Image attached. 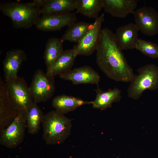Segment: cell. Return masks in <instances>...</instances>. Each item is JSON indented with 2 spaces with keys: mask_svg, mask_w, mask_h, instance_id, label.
<instances>
[{
  "mask_svg": "<svg viewBox=\"0 0 158 158\" xmlns=\"http://www.w3.org/2000/svg\"><path fill=\"white\" fill-rule=\"evenodd\" d=\"M7 96L18 113L27 112L34 102L29 87L22 78L17 76L5 82Z\"/></svg>",
  "mask_w": 158,
  "mask_h": 158,
  "instance_id": "5b68a950",
  "label": "cell"
},
{
  "mask_svg": "<svg viewBox=\"0 0 158 158\" xmlns=\"http://www.w3.org/2000/svg\"><path fill=\"white\" fill-rule=\"evenodd\" d=\"M77 2V0H46L41 8L42 15L72 12L75 10Z\"/></svg>",
  "mask_w": 158,
  "mask_h": 158,
  "instance_id": "d6986e66",
  "label": "cell"
},
{
  "mask_svg": "<svg viewBox=\"0 0 158 158\" xmlns=\"http://www.w3.org/2000/svg\"><path fill=\"white\" fill-rule=\"evenodd\" d=\"M139 30L135 24L130 23L119 27L115 34L119 48L122 51L135 48L138 39Z\"/></svg>",
  "mask_w": 158,
  "mask_h": 158,
  "instance_id": "4fadbf2b",
  "label": "cell"
},
{
  "mask_svg": "<svg viewBox=\"0 0 158 158\" xmlns=\"http://www.w3.org/2000/svg\"><path fill=\"white\" fill-rule=\"evenodd\" d=\"M63 42L61 38L57 37L51 38L47 41L44 55L47 69L52 66L63 51Z\"/></svg>",
  "mask_w": 158,
  "mask_h": 158,
  "instance_id": "ffe728a7",
  "label": "cell"
},
{
  "mask_svg": "<svg viewBox=\"0 0 158 158\" xmlns=\"http://www.w3.org/2000/svg\"><path fill=\"white\" fill-rule=\"evenodd\" d=\"M104 20V14L103 13L95 19L81 40L73 46V49L77 56H89L96 51L102 25Z\"/></svg>",
  "mask_w": 158,
  "mask_h": 158,
  "instance_id": "ba28073f",
  "label": "cell"
},
{
  "mask_svg": "<svg viewBox=\"0 0 158 158\" xmlns=\"http://www.w3.org/2000/svg\"><path fill=\"white\" fill-rule=\"evenodd\" d=\"M96 51L97 64L108 78L117 82L132 81L135 75L133 69L118 46L115 34L108 28L101 29Z\"/></svg>",
  "mask_w": 158,
  "mask_h": 158,
  "instance_id": "6da1fadb",
  "label": "cell"
},
{
  "mask_svg": "<svg viewBox=\"0 0 158 158\" xmlns=\"http://www.w3.org/2000/svg\"><path fill=\"white\" fill-rule=\"evenodd\" d=\"M127 89L128 97L134 100L138 99L147 90H153L158 88V67L153 64L145 65L137 70Z\"/></svg>",
  "mask_w": 158,
  "mask_h": 158,
  "instance_id": "277c9868",
  "label": "cell"
},
{
  "mask_svg": "<svg viewBox=\"0 0 158 158\" xmlns=\"http://www.w3.org/2000/svg\"><path fill=\"white\" fill-rule=\"evenodd\" d=\"M0 11L11 20L14 28L28 29L35 25L42 15L40 8L32 2L21 3L16 1L3 2Z\"/></svg>",
  "mask_w": 158,
  "mask_h": 158,
  "instance_id": "3957f363",
  "label": "cell"
},
{
  "mask_svg": "<svg viewBox=\"0 0 158 158\" xmlns=\"http://www.w3.org/2000/svg\"><path fill=\"white\" fill-rule=\"evenodd\" d=\"M27 112L18 114L12 122L0 133V143L6 147H16L23 142L26 126Z\"/></svg>",
  "mask_w": 158,
  "mask_h": 158,
  "instance_id": "52a82bcc",
  "label": "cell"
},
{
  "mask_svg": "<svg viewBox=\"0 0 158 158\" xmlns=\"http://www.w3.org/2000/svg\"><path fill=\"white\" fill-rule=\"evenodd\" d=\"M103 7V0H77L75 13L95 19Z\"/></svg>",
  "mask_w": 158,
  "mask_h": 158,
  "instance_id": "44dd1931",
  "label": "cell"
},
{
  "mask_svg": "<svg viewBox=\"0 0 158 158\" xmlns=\"http://www.w3.org/2000/svg\"><path fill=\"white\" fill-rule=\"evenodd\" d=\"M18 114L11 104L7 95L5 82L0 78V133L6 128Z\"/></svg>",
  "mask_w": 158,
  "mask_h": 158,
  "instance_id": "5bb4252c",
  "label": "cell"
},
{
  "mask_svg": "<svg viewBox=\"0 0 158 158\" xmlns=\"http://www.w3.org/2000/svg\"><path fill=\"white\" fill-rule=\"evenodd\" d=\"M135 24L143 34L150 37L158 33V12L153 7L144 6L133 13Z\"/></svg>",
  "mask_w": 158,
  "mask_h": 158,
  "instance_id": "9c48e42d",
  "label": "cell"
},
{
  "mask_svg": "<svg viewBox=\"0 0 158 158\" xmlns=\"http://www.w3.org/2000/svg\"><path fill=\"white\" fill-rule=\"evenodd\" d=\"M29 88L34 102H46L52 97L55 91L54 77L38 69L34 74Z\"/></svg>",
  "mask_w": 158,
  "mask_h": 158,
  "instance_id": "8992f818",
  "label": "cell"
},
{
  "mask_svg": "<svg viewBox=\"0 0 158 158\" xmlns=\"http://www.w3.org/2000/svg\"><path fill=\"white\" fill-rule=\"evenodd\" d=\"M26 59V54L22 49H12L7 52L3 62L5 82L18 76L17 74L20 66Z\"/></svg>",
  "mask_w": 158,
  "mask_h": 158,
  "instance_id": "7c38bea8",
  "label": "cell"
},
{
  "mask_svg": "<svg viewBox=\"0 0 158 158\" xmlns=\"http://www.w3.org/2000/svg\"><path fill=\"white\" fill-rule=\"evenodd\" d=\"M92 103L93 101H85L77 97L64 95L55 97L52 100V105L56 110L64 114L81 106Z\"/></svg>",
  "mask_w": 158,
  "mask_h": 158,
  "instance_id": "ac0fdd59",
  "label": "cell"
},
{
  "mask_svg": "<svg viewBox=\"0 0 158 158\" xmlns=\"http://www.w3.org/2000/svg\"><path fill=\"white\" fill-rule=\"evenodd\" d=\"M76 13L72 12L63 14H42L35 25L41 31L49 32L60 30L65 26L68 27L76 21Z\"/></svg>",
  "mask_w": 158,
  "mask_h": 158,
  "instance_id": "30bf717a",
  "label": "cell"
},
{
  "mask_svg": "<svg viewBox=\"0 0 158 158\" xmlns=\"http://www.w3.org/2000/svg\"><path fill=\"white\" fill-rule=\"evenodd\" d=\"M92 23L76 21L68 26L61 39L63 41L78 42L91 27Z\"/></svg>",
  "mask_w": 158,
  "mask_h": 158,
  "instance_id": "603a6c76",
  "label": "cell"
},
{
  "mask_svg": "<svg viewBox=\"0 0 158 158\" xmlns=\"http://www.w3.org/2000/svg\"><path fill=\"white\" fill-rule=\"evenodd\" d=\"M98 85L95 90L96 98L93 101L92 107L101 111L110 108L114 102H119L121 98V91L115 87L109 89L107 91H103L99 88Z\"/></svg>",
  "mask_w": 158,
  "mask_h": 158,
  "instance_id": "2e32d148",
  "label": "cell"
},
{
  "mask_svg": "<svg viewBox=\"0 0 158 158\" xmlns=\"http://www.w3.org/2000/svg\"><path fill=\"white\" fill-rule=\"evenodd\" d=\"M77 56L73 48L63 50L52 66L47 70L46 73L54 77L71 69Z\"/></svg>",
  "mask_w": 158,
  "mask_h": 158,
  "instance_id": "e0dca14e",
  "label": "cell"
},
{
  "mask_svg": "<svg viewBox=\"0 0 158 158\" xmlns=\"http://www.w3.org/2000/svg\"><path fill=\"white\" fill-rule=\"evenodd\" d=\"M103 8L105 12L114 17L124 18L136 10V0H103Z\"/></svg>",
  "mask_w": 158,
  "mask_h": 158,
  "instance_id": "9a60e30c",
  "label": "cell"
},
{
  "mask_svg": "<svg viewBox=\"0 0 158 158\" xmlns=\"http://www.w3.org/2000/svg\"><path fill=\"white\" fill-rule=\"evenodd\" d=\"M45 1L46 0H34L32 2L35 7L41 9L44 5Z\"/></svg>",
  "mask_w": 158,
  "mask_h": 158,
  "instance_id": "d4e9b609",
  "label": "cell"
},
{
  "mask_svg": "<svg viewBox=\"0 0 158 158\" xmlns=\"http://www.w3.org/2000/svg\"><path fill=\"white\" fill-rule=\"evenodd\" d=\"M59 77L61 79L71 81L75 85L90 84L97 85L100 80L99 74L87 66L71 69L61 73Z\"/></svg>",
  "mask_w": 158,
  "mask_h": 158,
  "instance_id": "8fae6325",
  "label": "cell"
},
{
  "mask_svg": "<svg viewBox=\"0 0 158 158\" xmlns=\"http://www.w3.org/2000/svg\"><path fill=\"white\" fill-rule=\"evenodd\" d=\"M72 119L55 110L44 115L42 138L48 145L63 143L71 133Z\"/></svg>",
  "mask_w": 158,
  "mask_h": 158,
  "instance_id": "7a4b0ae2",
  "label": "cell"
},
{
  "mask_svg": "<svg viewBox=\"0 0 158 158\" xmlns=\"http://www.w3.org/2000/svg\"><path fill=\"white\" fill-rule=\"evenodd\" d=\"M135 49L150 58L158 59V45L156 43L139 38Z\"/></svg>",
  "mask_w": 158,
  "mask_h": 158,
  "instance_id": "cb8c5ba5",
  "label": "cell"
},
{
  "mask_svg": "<svg viewBox=\"0 0 158 158\" xmlns=\"http://www.w3.org/2000/svg\"><path fill=\"white\" fill-rule=\"evenodd\" d=\"M44 115L37 103L34 102L26 113V126L29 133L34 135L38 133Z\"/></svg>",
  "mask_w": 158,
  "mask_h": 158,
  "instance_id": "7402d4cb",
  "label": "cell"
}]
</instances>
